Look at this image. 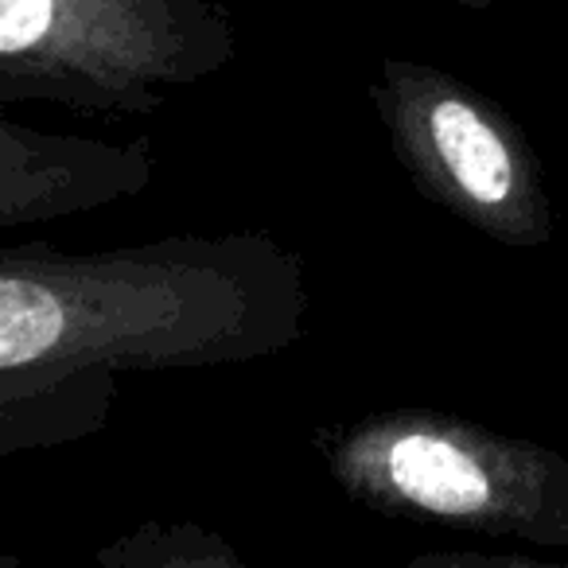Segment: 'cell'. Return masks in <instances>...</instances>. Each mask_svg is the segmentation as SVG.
<instances>
[{
    "mask_svg": "<svg viewBox=\"0 0 568 568\" xmlns=\"http://www.w3.org/2000/svg\"><path fill=\"white\" fill-rule=\"evenodd\" d=\"M156 156L149 136L105 144L74 133H43L0 121V226L17 230L48 219H71L141 195Z\"/></svg>",
    "mask_w": 568,
    "mask_h": 568,
    "instance_id": "cell-5",
    "label": "cell"
},
{
    "mask_svg": "<svg viewBox=\"0 0 568 568\" xmlns=\"http://www.w3.org/2000/svg\"><path fill=\"white\" fill-rule=\"evenodd\" d=\"M327 475L386 518L568 549V459L440 409L397 405L316 433Z\"/></svg>",
    "mask_w": 568,
    "mask_h": 568,
    "instance_id": "cell-2",
    "label": "cell"
},
{
    "mask_svg": "<svg viewBox=\"0 0 568 568\" xmlns=\"http://www.w3.org/2000/svg\"><path fill=\"white\" fill-rule=\"evenodd\" d=\"M312 308L273 234L160 237L94 253L0 250V456L98 433L121 371H214L281 355Z\"/></svg>",
    "mask_w": 568,
    "mask_h": 568,
    "instance_id": "cell-1",
    "label": "cell"
},
{
    "mask_svg": "<svg viewBox=\"0 0 568 568\" xmlns=\"http://www.w3.org/2000/svg\"><path fill=\"white\" fill-rule=\"evenodd\" d=\"M402 568H568L557 560H534L518 557V552H464V549H444V552H417L405 560Z\"/></svg>",
    "mask_w": 568,
    "mask_h": 568,
    "instance_id": "cell-7",
    "label": "cell"
},
{
    "mask_svg": "<svg viewBox=\"0 0 568 568\" xmlns=\"http://www.w3.org/2000/svg\"><path fill=\"white\" fill-rule=\"evenodd\" d=\"M222 0H0V102L152 118L175 90L226 71Z\"/></svg>",
    "mask_w": 568,
    "mask_h": 568,
    "instance_id": "cell-3",
    "label": "cell"
},
{
    "mask_svg": "<svg viewBox=\"0 0 568 568\" xmlns=\"http://www.w3.org/2000/svg\"><path fill=\"white\" fill-rule=\"evenodd\" d=\"M371 102L417 195L510 250L557 234L545 172L521 125L483 90L420 59H382Z\"/></svg>",
    "mask_w": 568,
    "mask_h": 568,
    "instance_id": "cell-4",
    "label": "cell"
},
{
    "mask_svg": "<svg viewBox=\"0 0 568 568\" xmlns=\"http://www.w3.org/2000/svg\"><path fill=\"white\" fill-rule=\"evenodd\" d=\"M94 568H245L237 549L199 521H141L94 552Z\"/></svg>",
    "mask_w": 568,
    "mask_h": 568,
    "instance_id": "cell-6",
    "label": "cell"
},
{
    "mask_svg": "<svg viewBox=\"0 0 568 568\" xmlns=\"http://www.w3.org/2000/svg\"><path fill=\"white\" fill-rule=\"evenodd\" d=\"M448 4H459V9H471V12H487V9H495V0H448Z\"/></svg>",
    "mask_w": 568,
    "mask_h": 568,
    "instance_id": "cell-8",
    "label": "cell"
}]
</instances>
